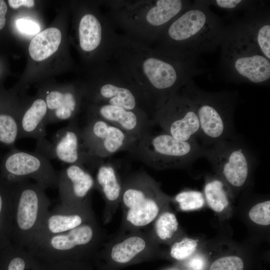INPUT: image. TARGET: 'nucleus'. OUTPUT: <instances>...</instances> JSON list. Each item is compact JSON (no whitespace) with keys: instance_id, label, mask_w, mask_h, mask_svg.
Instances as JSON below:
<instances>
[{"instance_id":"26","label":"nucleus","mask_w":270,"mask_h":270,"mask_svg":"<svg viewBox=\"0 0 270 270\" xmlns=\"http://www.w3.org/2000/svg\"><path fill=\"white\" fill-rule=\"evenodd\" d=\"M14 184L0 178V250L11 242L12 202Z\"/></svg>"},{"instance_id":"32","label":"nucleus","mask_w":270,"mask_h":270,"mask_svg":"<svg viewBox=\"0 0 270 270\" xmlns=\"http://www.w3.org/2000/svg\"><path fill=\"white\" fill-rule=\"evenodd\" d=\"M198 246L194 239L184 238L175 240L172 244L170 250V256L178 260H182L190 257L196 250Z\"/></svg>"},{"instance_id":"34","label":"nucleus","mask_w":270,"mask_h":270,"mask_svg":"<svg viewBox=\"0 0 270 270\" xmlns=\"http://www.w3.org/2000/svg\"><path fill=\"white\" fill-rule=\"evenodd\" d=\"M248 217L254 224L263 226L270 224V200H266L253 206L248 212Z\"/></svg>"},{"instance_id":"22","label":"nucleus","mask_w":270,"mask_h":270,"mask_svg":"<svg viewBox=\"0 0 270 270\" xmlns=\"http://www.w3.org/2000/svg\"><path fill=\"white\" fill-rule=\"evenodd\" d=\"M118 35L110 18L104 24L94 14H86L80 20L79 42L84 51L94 50L104 44L110 52Z\"/></svg>"},{"instance_id":"23","label":"nucleus","mask_w":270,"mask_h":270,"mask_svg":"<svg viewBox=\"0 0 270 270\" xmlns=\"http://www.w3.org/2000/svg\"><path fill=\"white\" fill-rule=\"evenodd\" d=\"M48 110L46 101L42 98L34 100L20 114V138L38 140L45 138Z\"/></svg>"},{"instance_id":"30","label":"nucleus","mask_w":270,"mask_h":270,"mask_svg":"<svg viewBox=\"0 0 270 270\" xmlns=\"http://www.w3.org/2000/svg\"><path fill=\"white\" fill-rule=\"evenodd\" d=\"M19 118L16 116L0 114V142L11 145L19 138Z\"/></svg>"},{"instance_id":"37","label":"nucleus","mask_w":270,"mask_h":270,"mask_svg":"<svg viewBox=\"0 0 270 270\" xmlns=\"http://www.w3.org/2000/svg\"><path fill=\"white\" fill-rule=\"evenodd\" d=\"M16 25L20 32L27 34H36L40 30V26L36 22L28 19H18Z\"/></svg>"},{"instance_id":"2","label":"nucleus","mask_w":270,"mask_h":270,"mask_svg":"<svg viewBox=\"0 0 270 270\" xmlns=\"http://www.w3.org/2000/svg\"><path fill=\"white\" fill-rule=\"evenodd\" d=\"M225 28L204 0H195L167 26L153 45L200 56L220 46Z\"/></svg>"},{"instance_id":"15","label":"nucleus","mask_w":270,"mask_h":270,"mask_svg":"<svg viewBox=\"0 0 270 270\" xmlns=\"http://www.w3.org/2000/svg\"><path fill=\"white\" fill-rule=\"evenodd\" d=\"M3 172L4 178L12 184L32 179L45 189L58 187V172L48 158L36 152L14 150L4 162Z\"/></svg>"},{"instance_id":"9","label":"nucleus","mask_w":270,"mask_h":270,"mask_svg":"<svg viewBox=\"0 0 270 270\" xmlns=\"http://www.w3.org/2000/svg\"><path fill=\"white\" fill-rule=\"evenodd\" d=\"M42 186L29 180L14 183L11 242L26 248L30 244L50 202Z\"/></svg>"},{"instance_id":"13","label":"nucleus","mask_w":270,"mask_h":270,"mask_svg":"<svg viewBox=\"0 0 270 270\" xmlns=\"http://www.w3.org/2000/svg\"><path fill=\"white\" fill-rule=\"evenodd\" d=\"M158 243L149 231H118L103 244L94 260L102 259L114 268L128 265L151 257Z\"/></svg>"},{"instance_id":"11","label":"nucleus","mask_w":270,"mask_h":270,"mask_svg":"<svg viewBox=\"0 0 270 270\" xmlns=\"http://www.w3.org/2000/svg\"><path fill=\"white\" fill-rule=\"evenodd\" d=\"M190 82L155 110L152 118L162 130L177 140L198 141L199 121Z\"/></svg>"},{"instance_id":"29","label":"nucleus","mask_w":270,"mask_h":270,"mask_svg":"<svg viewBox=\"0 0 270 270\" xmlns=\"http://www.w3.org/2000/svg\"><path fill=\"white\" fill-rule=\"evenodd\" d=\"M227 186L220 178L208 180L204 188V198L209 207L216 212L224 210L229 204Z\"/></svg>"},{"instance_id":"39","label":"nucleus","mask_w":270,"mask_h":270,"mask_svg":"<svg viewBox=\"0 0 270 270\" xmlns=\"http://www.w3.org/2000/svg\"><path fill=\"white\" fill-rule=\"evenodd\" d=\"M8 2L10 7L14 8H18L22 6L31 8L34 5L33 0H8Z\"/></svg>"},{"instance_id":"12","label":"nucleus","mask_w":270,"mask_h":270,"mask_svg":"<svg viewBox=\"0 0 270 270\" xmlns=\"http://www.w3.org/2000/svg\"><path fill=\"white\" fill-rule=\"evenodd\" d=\"M94 104H109L144 112H153L136 85L118 66L106 61L104 76L92 94Z\"/></svg>"},{"instance_id":"14","label":"nucleus","mask_w":270,"mask_h":270,"mask_svg":"<svg viewBox=\"0 0 270 270\" xmlns=\"http://www.w3.org/2000/svg\"><path fill=\"white\" fill-rule=\"evenodd\" d=\"M84 148L90 156L105 159L122 152H129L138 140L120 128L96 117L88 116L81 128Z\"/></svg>"},{"instance_id":"16","label":"nucleus","mask_w":270,"mask_h":270,"mask_svg":"<svg viewBox=\"0 0 270 270\" xmlns=\"http://www.w3.org/2000/svg\"><path fill=\"white\" fill-rule=\"evenodd\" d=\"M35 152L49 160L54 158L69 164H80L88 166V169L92 167L97 159L84 150L81 128L74 118L54 134L52 142L45 138L38 140Z\"/></svg>"},{"instance_id":"38","label":"nucleus","mask_w":270,"mask_h":270,"mask_svg":"<svg viewBox=\"0 0 270 270\" xmlns=\"http://www.w3.org/2000/svg\"><path fill=\"white\" fill-rule=\"evenodd\" d=\"M204 264V260L202 256H196L188 261L187 266L190 270H202Z\"/></svg>"},{"instance_id":"1","label":"nucleus","mask_w":270,"mask_h":270,"mask_svg":"<svg viewBox=\"0 0 270 270\" xmlns=\"http://www.w3.org/2000/svg\"><path fill=\"white\" fill-rule=\"evenodd\" d=\"M199 56L118 35L106 60L137 86L154 112L194 76L208 70Z\"/></svg>"},{"instance_id":"31","label":"nucleus","mask_w":270,"mask_h":270,"mask_svg":"<svg viewBox=\"0 0 270 270\" xmlns=\"http://www.w3.org/2000/svg\"><path fill=\"white\" fill-rule=\"evenodd\" d=\"M179 208L184 212L201 208L205 204L203 194L196 190H184L178 194L174 198Z\"/></svg>"},{"instance_id":"20","label":"nucleus","mask_w":270,"mask_h":270,"mask_svg":"<svg viewBox=\"0 0 270 270\" xmlns=\"http://www.w3.org/2000/svg\"><path fill=\"white\" fill-rule=\"evenodd\" d=\"M100 158L92 170H96L95 188L101 192L105 202L103 220L108 224L120 204L123 179L116 166Z\"/></svg>"},{"instance_id":"21","label":"nucleus","mask_w":270,"mask_h":270,"mask_svg":"<svg viewBox=\"0 0 270 270\" xmlns=\"http://www.w3.org/2000/svg\"><path fill=\"white\" fill-rule=\"evenodd\" d=\"M238 20L242 29L262 54L270 60V16L268 6L258 2Z\"/></svg>"},{"instance_id":"33","label":"nucleus","mask_w":270,"mask_h":270,"mask_svg":"<svg viewBox=\"0 0 270 270\" xmlns=\"http://www.w3.org/2000/svg\"><path fill=\"white\" fill-rule=\"evenodd\" d=\"M204 2L209 6H214L230 12L240 10L246 11L254 6L258 2L248 0H206Z\"/></svg>"},{"instance_id":"6","label":"nucleus","mask_w":270,"mask_h":270,"mask_svg":"<svg viewBox=\"0 0 270 270\" xmlns=\"http://www.w3.org/2000/svg\"><path fill=\"white\" fill-rule=\"evenodd\" d=\"M170 200L158 183L146 172L126 175L122 180V218L119 231L148 228L168 208Z\"/></svg>"},{"instance_id":"5","label":"nucleus","mask_w":270,"mask_h":270,"mask_svg":"<svg viewBox=\"0 0 270 270\" xmlns=\"http://www.w3.org/2000/svg\"><path fill=\"white\" fill-rule=\"evenodd\" d=\"M107 240L96 218L66 232L44 238L26 249L40 262H89Z\"/></svg>"},{"instance_id":"4","label":"nucleus","mask_w":270,"mask_h":270,"mask_svg":"<svg viewBox=\"0 0 270 270\" xmlns=\"http://www.w3.org/2000/svg\"><path fill=\"white\" fill-rule=\"evenodd\" d=\"M220 46V68L227 80L258 84L269 83L270 60L246 34L238 20L226 26Z\"/></svg>"},{"instance_id":"36","label":"nucleus","mask_w":270,"mask_h":270,"mask_svg":"<svg viewBox=\"0 0 270 270\" xmlns=\"http://www.w3.org/2000/svg\"><path fill=\"white\" fill-rule=\"evenodd\" d=\"M242 260L238 256H229L220 258L214 261L210 270H244Z\"/></svg>"},{"instance_id":"3","label":"nucleus","mask_w":270,"mask_h":270,"mask_svg":"<svg viewBox=\"0 0 270 270\" xmlns=\"http://www.w3.org/2000/svg\"><path fill=\"white\" fill-rule=\"evenodd\" d=\"M192 2L186 0L108 2V16L125 36L154 44L167 26Z\"/></svg>"},{"instance_id":"7","label":"nucleus","mask_w":270,"mask_h":270,"mask_svg":"<svg viewBox=\"0 0 270 270\" xmlns=\"http://www.w3.org/2000/svg\"><path fill=\"white\" fill-rule=\"evenodd\" d=\"M189 84L199 121L200 142L206 147L218 141L240 136L236 134L234 125L238 94L235 91L204 90L193 80Z\"/></svg>"},{"instance_id":"27","label":"nucleus","mask_w":270,"mask_h":270,"mask_svg":"<svg viewBox=\"0 0 270 270\" xmlns=\"http://www.w3.org/2000/svg\"><path fill=\"white\" fill-rule=\"evenodd\" d=\"M61 40V32L58 28H50L42 30L30 44V56L36 61L46 60L58 50Z\"/></svg>"},{"instance_id":"35","label":"nucleus","mask_w":270,"mask_h":270,"mask_svg":"<svg viewBox=\"0 0 270 270\" xmlns=\"http://www.w3.org/2000/svg\"><path fill=\"white\" fill-rule=\"evenodd\" d=\"M40 262V270H94L89 262L61 261L52 263Z\"/></svg>"},{"instance_id":"19","label":"nucleus","mask_w":270,"mask_h":270,"mask_svg":"<svg viewBox=\"0 0 270 270\" xmlns=\"http://www.w3.org/2000/svg\"><path fill=\"white\" fill-rule=\"evenodd\" d=\"M95 218L92 207L73 209L59 204L46 214L30 244L48 236L69 231Z\"/></svg>"},{"instance_id":"8","label":"nucleus","mask_w":270,"mask_h":270,"mask_svg":"<svg viewBox=\"0 0 270 270\" xmlns=\"http://www.w3.org/2000/svg\"><path fill=\"white\" fill-rule=\"evenodd\" d=\"M205 147L198 140L182 141L161 130H152L138 140L128 152L136 160L154 169L184 168L200 158Z\"/></svg>"},{"instance_id":"28","label":"nucleus","mask_w":270,"mask_h":270,"mask_svg":"<svg viewBox=\"0 0 270 270\" xmlns=\"http://www.w3.org/2000/svg\"><path fill=\"white\" fill-rule=\"evenodd\" d=\"M149 230L158 244L172 243L179 233V223L175 214L168 208L163 210L156 218Z\"/></svg>"},{"instance_id":"10","label":"nucleus","mask_w":270,"mask_h":270,"mask_svg":"<svg viewBox=\"0 0 270 270\" xmlns=\"http://www.w3.org/2000/svg\"><path fill=\"white\" fill-rule=\"evenodd\" d=\"M204 158L226 185L236 190L248 182L257 164L254 152L240 136L205 147Z\"/></svg>"},{"instance_id":"24","label":"nucleus","mask_w":270,"mask_h":270,"mask_svg":"<svg viewBox=\"0 0 270 270\" xmlns=\"http://www.w3.org/2000/svg\"><path fill=\"white\" fill-rule=\"evenodd\" d=\"M78 98L70 91L46 90L44 100L48 110L46 125L75 118L79 106Z\"/></svg>"},{"instance_id":"25","label":"nucleus","mask_w":270,"mask_h":270,"mask_svg":"<svg viewBox=\"0 0 270 270\" xmlns=\"http://www.w3.org/2000/svg\"><path fill=\"white\" fill-rule=\"evenodd\" d=\"M0 270H40V262L26 248L11 243L0 250Z\"/></svg>"},{"instance_id":"17","label":"nucleus","mask_w":270,"mask_h":270,"mask_svg":"<svg viewBox=\"0 0 270 270\" xmlns=\"http://www.w3.org/2000/svg\"><path fill=\"white\" fill-rule=\"evenodd\" d=\"M60 204L80 209L92 207L91 196L95 182L90 172L84 166L70 164L58 172V187Z\"/></svg>"},{"instance_id":"18","label":"nucleus","mask_w":270,"mask_h":270,"mask_svg":"<svg viewBox=\"0 0 270 270\" xmlns=\"http://www.w3.org/2000/svg\"><path fill=\"white\" fill-rule=\"evenodd\" d=\"M88 116L100 118L140 140L155 125L152 117L144 112L134 111L109 105L94 104Z\"/></svg>"},{"instance_id":"40","label":"nucleus","mask_w":270,"mask_h":270,"mask_svg":"<svg viewBox=\"0 0 270 270\" xmlns=\"http://www.w3.org/2000/svg\"><path fill=\"white\" fill-rule=\"evenodd\" d=\"M7 12V6L3 0H0V30L2 29L6 24V14Z\"/></svg>"}]
</instances>
